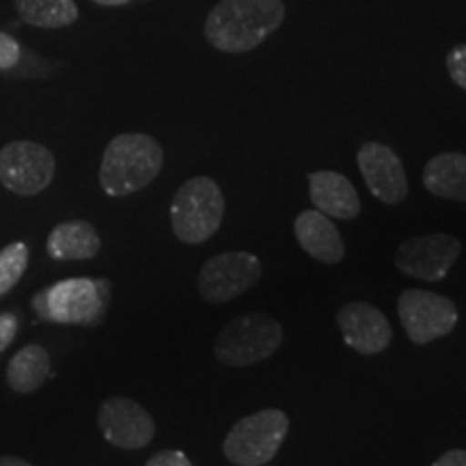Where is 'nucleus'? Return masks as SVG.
<instances>
[{
  "mask_svg": "<svg viewBox=\"0 0 466 466\" xmlns=\"http://www.w3.org/2000/svg\"><path fill=\"white\" fill-rule=\"evenodd\" d=\"M225 217V195L212 177L199 175L179 186L171 203V225L177 240L201 244L220 229Z\"/></svg>",
  "mask_w": 466,
  "mask_h": 466,
  "instance_id": "nucleus-3",
  "label": "nucleus"
},
{
  "mask_svg": "<svg viewBox=\"0 0 466 466\" xmlns=\"http://www.w3.org/2000/svg\"><path fill=\"white\" fill-rule=\"evenodd\" d=\"M20 56H22L20 44H17L11 35L0 33V72L14 69L17 63H20Z\"/></svg>",
  "mask_w": 466,
  "mask_h": 466,
  "instance_id": "nucleus-22",
  "label": "nucleus"
},
{
  "mask_svg": "<svg viewBox=\"0 0 466 466\" xmlns=\"http://www.w3.org/2000/svg\"><path fill=\"white\" fill-rule=\"evenodd\" d=\"M261 272L264 268L255 255L242 253V250L220 253L203 264L199 272V291L203 300L223 305L253 288L261 279Z\"/></svg>",
  "mask_w": 466,
  "mask_h": 466,
  "instance_id": "nucleus-9",
  "label": "nucleus"
},
{
  "mask_svg": "<svg viewBox=\"0 0 466 466\" xmlns=\"http://www.w3.org/2000/svg\"><path fill=\"white\" fill-rule=\"evenodd\" d=\"M28 266V247L25 242H14L0 250V296L17 285Z\"/></svg>",
  "mask_w": 466,
  "mask_h": 466,
  "instance_id": "nucleus-20",
  "label": "nucleus"
},
{
  "mask_svg": "<svg viewBox=\"0 0 466 466\" xmlns=\"http://www.w3.org/2000/svg\"><path fill=\"white\" fill-rule=\"evenodd\" d=\"M460 250H462V244L450 233L410 238V240L401 242L395 266L406 275L436 283L450 275L460 258Z\"/></svg>",
  "mask_w": 466,
  "mask_h": 466,
  "instance_id": "nucleus-10",
  "label": "nucleus"
},
{
  "mask_svg": "<svg viewBox=\"0 0 466 466\" xmlns=\"http://www.w3.org/2000/svg\"><path fill=\"white\" fill-rule=\"evenodd\" d=\"M309 195L316 209L337 220H352L360 214L359 192L346 175L316 171L309 175Z\"/></svg>",
  "mask_w": 466,
  "mask_h": 466,
  "instance_id": "nucleus-15",
  "label": "nucleus"
},
{
  "mask_svg": "<svg viewBox=\"0 0 466 466\" xmlns=\"http://www.w3.org/2000/svg\"><path fill=\"white\" fill-rule=\"evenodd\" d=\"M288 430V415L277 408H266L233 425L223 442V451L227 460L238 466H264L281 450Z\"/></svg>",
  "mask_w": 466,
  "mask_h": 466,
  "instance_id": "nucleus-6",
  "label": "nucleus"
},
{
  "mask_svg": "<svg viewBox=\"0 0 466 466\" xmlns=\"http://www.w3.org/2000/svg\"><path fill=\"white\" fill-rule=\"evenodd\" d=\"M447 72H450L453 83L466 91V44L450 50V55H447Z\"/></svg>",
  "mask_w": 466,
  "mask_h": 466,
  "instance_id": "nucleus-21",
  "label": "nucleus"
},
{
  "mask_svg": "<svg viewBox=\"0 0 466 466\" xmlns=\"http://www.w3.org/2000/svg\"><path fill=\"white\" fill-rule=\"evenodd\" d=\"M97 425L104 439L121 450H143L156 434V423L149 412L138 401L121 395L102 401Z\"/></svg>",
  "mask_w": 466,
  "mask_h": 466,
  "instance_id": "nucleus-11",
  "label": "nucleus"
},
{
  "mask_svg": "<svg viewBox=\"0 0 466 466\" xmlns=\"http://www.w3.org/2000/svg\"><path fill=\"white\" fill-rule=\"evenodd\" d=\"M359 171L378 201L398 206L408 197V177L400 156L384 143L370 141L357 154Z\"/></svg>",
  "mask_w": 466,
  "mask_h": 466,
  "instance_id": "nucleus-12",
  "label": "nucleus"
},
{
  "mask_svg": "<svg viewBox=\"0 0 466 466\" xmlns=\"http://www.w3.org/2000/svg\"><path fill=\"white\" fill-rule=\"evenodd\" d=\"M50 376V354L42 346H25L11 359L7 367V382L17 393L37 391Z\"/></svg>",
  "mask_w": 466,
  "mask_h": 466,
  "instance_id": "nucleus-18",
  "label": "nucleus"
},
{
  "mask_svg": "<svg viewBox=\"0 0 466 466\" xmlns=\"http://www.w3.org/2000/svg\"><path fill=\"white\" fill-rule=\"evenodd\" d=\"M398 313L408 339L417 346L450 335L458 324V307L453 300L428 289L401 291Z\"/></svg>",
  "mask_w": 466,
  "mask_h": 466,
  "instance_id": "nucleus-7",
  "label": "nucleus"
},
{
  "mask_svg": "<svg viewBox=\"0 0 466 466\" xmlns=\"http://www.w3.org/2000/svg\"><path fill=\"white\" fill-rule=\"evenodd\" d=\"M283 343V326L266 313L231 319L214 341V354L227 367H250L270 359Z\"/></svg>",
  "mask_w": 466,
  "mask_h": 466,
  "instance_id": "nucleus-5",
  "label": "nucleus"
},
{
  "mask_svg": "<svg viewBox=\"0 0 466 466\" xmlns=\"http://www.w3.org/2000/svg\"><path fill=\"white\" fill-rule=\"evenodd\" d=\"M55 156L35 141H14L0 149V184L22 197L48 188L55 177Z\"/></svg>",
  "mask_w": 466,
  "mask_h": 466,
  "instance_id": "nucleus-8",
  "label": "nucleus"
},
{
  "mask_svg": "<svg viewBox=\"0 0 466 466\" xmlns=\"http://www.w3.org/2000/svg\"><path fill=\"white\" fill-rule=\"evenodd\" d=\"M17 15L37 28H63L78 20L74 0H15Z\"/></svg>",
  "mask_w": 466,
  "mask_h": 466,
  "instance_id": "nucleus-19",
  "label": "nucleus"
},
{
  "mask_svg": "<svg viewBox=\"0 0 466 466\" xmlns=\"http://www.w3.org/2000/svg\"><path fill=\"white\" fill-rule=\"evenodd\" d=\"M423 186L441 199L466 201V156L458 151L434 156L423 168Z\"/></svg>",
  "mask_w": 466,
  "mask_h": 466,
  "instance_id": "nucleus-17",
  "label": "nucleus"
},
{
  "mask_svg": "<svg viewBox=\"0 0 466 466\" xmlns=\"http://www.w3.org/2000/svg\"><path fill=\"white\" fill-rule=\"evenodd\" d=\"M145 466H192V462L182 451H160L154 458H149Z\"/></svg>",
  "mask_w": 466,
  "mask_h": 466,
  "instance_id": "nucleus-24",
  "label": "nucleus"
},
{
  "mask_svg": "<svg viewBox=\"0 0 466 466\" xmlns=\"http://www.w3.org/2000/svg\"><path fill=\"white\" fill-rule=\"evenodd\" d=\"M96 5H102V7H121V5L132 3V0H93Z\"/></svg>",
  "mask_w": 466,
  "mask_h": 466,
  "instance_id": "nucleus-27",
  "label": "nucleus"
},
{
  "mask_svg": "<svg viewBox=\"0 0 466 466\" xmlns=\"http://www.w3.org/2000/svg\"><path fill=\"white\" fill-rule=\"evenodd\" d=\"M102 240L96 227L86 220H69L56 225L48 236V255L58 261H80L93 259L100 253Z\"/></svg>",
  "mask_w": 466,
  "mask_h": 466,
  "instance_id": "nucleus-16",
  "label": "nucleus"
},
{
  "mask_svg": "<svg viewBox=\"0 0 466 466\" xmlns=\"http://www.w3.org/2000/svg\"><path fill=\"white\" fill-rule=\"evenodd\" d=\"M17 333V318L14 313H3L0 316V352H5L15 339Z\"/></svg>",
  "mask_w": 466,
  "mask_h": 466,
  "instance_id": "nucleus-23",
  "label": "nucleus"
},
{
  "mask_svg": "<svg viewBox=\"0 0 466 466\" xmlns=\"http://www.w3.org/2000/svg\"><path fill=\"white\" fill-rule=\"evenodd\" d=\"M0 466H31V464L25 462V460H22V458L3 456V458H0Z\"/></svg>",
  "mask_w": 466,
  "mask_h": 466,
  "instance_id": "nucleus-26",
  "label": "nucleus"
},
{
  "mask_svg": "<svg viewBox=\"0 0 466 466\" xmlns=\"http://www.w3.org/2000/svg\"><path fill=\"white\" fill-rule=\"evenodd\" d=\"M106 279H66L35 296L39 318L56 324H97L108 307Z\"/></svg>",
  "mask_w": 466,
  "mask_h": 466,
  "instance_id": "nucleus-4",
  "label": "nucleus"
},
{
  "mask_svg": "<svg viewBox=\"0 0 466 466\" xmlns=\"http://www.w3.org/2000/svg\"><path fill=\"white\" fill-rule=\"evenodd\" d=\"M160 143L149 134H119L104 149L100 184L108 197H127L143 190L162 171Z\"/></svg>",
  "mask_w": 466,
  "mask_h": 466,
  "instance_id": "nucleus-2",
  "label": "nucleus"
},
{
  "mask_svg": "<svg viewBox=\"0 0 466 466\" xmlns=\"http://www.w3.org/2000/svg\"><path fill=\"white\" fill-rule=\"evenodd\" d=\"M432 466H466V451L464 450H451L436 460Z\"/></svg>",
  "mask_w": 466,
  "mask_h": 466,
  "instance_id": "nucleus-25",
  "label": "nucleus"
},
{
  "mask_svg": "<svg viewBox=\"0 0 466 466\" xmlns=\"http://www.w3.org/2000/svg\"><path fill=\"white\" fill-rule=\"evenodd\" d=\"M283 0H220L206 20V39L229 55L255 50L283 25Z\"/></svg>",
  "mask_w": 466,
  "mask_h": 466,
  "instance_id": "nucleus-1",
  "label": "nucleus"
},
{
  "mask_svg": "<svg viewBox=\"0 0 466 466\" xmlns=\"http://www.w3.org/2000/svg\"><path fill=\"white\" fill-rule=\"evenodd\" d=\"M337 326H339L343 341L365 357L380 354L393 339V329L387 316L370 302L357 300L341 307L337 313Z\"/></svg>",
  "mask_w": 466,
  "mask_h": 466,
  "instance_id": "nucleus-13",
  "label": "nucleus"
},
{
  "mask_svg": "<svg viewBox=\"0 0 466 466\" xmlns=\"http://www.w3.org/2000/svg\"><path fill=\"white\" fill-rule=\"evenodd\" d=\"M294 233L305 253L322 264H339L346 255V244L339 229L333 225V218L319 209L300 212L294 220Z\"/></svg>",
  "mask_w": 466,
  "mask_h": 466,
  "instance_id": "nucleus-14",
  "label": "nucleus"
}]
</instances>
